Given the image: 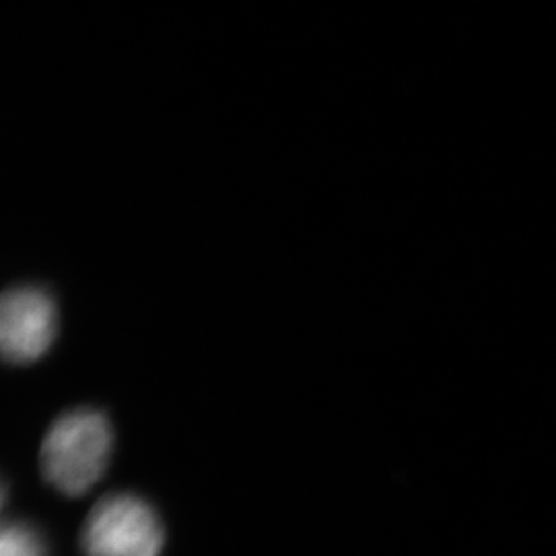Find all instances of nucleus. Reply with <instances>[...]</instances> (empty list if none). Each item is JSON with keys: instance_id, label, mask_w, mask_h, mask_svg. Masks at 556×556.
<instances>
[{"instance_id": "f257e3e1", "label": "nucleus", "mask_w": 556, "mask_h": 556, "mask_svg": "<svg viewBox=\"0 0 556 556\" xmlns=\"http://www.w3.org/2000/svg\"><path fill=\"white\" fill-rule=\"evenodd\" d=\"M112 427L98 410H71L48 429L41 472L60 493L79 497L100 480L112 454Z\"/></svg>"}, {"instance_id": "20e7f679", "label": "nucleus", "mask_w": 556, "mask_h": 556, "mask_svg": "<svg viewBox=\"0 0 556 556\" xmlns=\"http://www.w3.org/2000/svg\"><path fill=\"white\" fill-rule=\"evenodd\" d=\"M0 556H43L40 538L25 526H7L0 536Z\"/></svg>"}, {"instance_id": "f03ea898", "label": "nucleus", "mask_w": 556, "mask_h": 556, "mask_svg": "<svg viewBox=\"0 0 556 556\" xmlns=\"http://www.w3.org/2000/svg\"><path fill=\"white\" fill-rule=\"evenodd\" d=\"M161 548L160 517L132 495L101 498L83 528L87 556H160Z\"/></svg>"}, {"instance_id": "7ed1b4c3", "label": "nucleus", "mask_w": 556, "mask_h": 556, "mask_svg": "<svg viewBox=\"0 0 556 556\" xmlns=\"http://www.w3.org/2000/svg\"><path fill=\"white\" fill-rule=\"evenodd\" d=\"M59 330L54 299L40 287H15L0 303V346L13 365L43 357Z\"/></svg>"}]
</instances>
